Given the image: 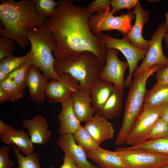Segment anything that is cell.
Wrapping results in <instances>:
<instances>
[{"label": "cell", "mask_w": 168, "mask_h": 168, "mask_svg": "<svg viewBox=\"0 0 168 168\" xmlns=\"http://www.w3.org/2000/svg\"><path fill=\"white\" fill-rule=\"evenodd\" d=\"M91 15L86 7L76 5L74 0L58 2L44 23L56 39L57 47L53 52L56 60L86 51L94 54L105 65L107 49L103 42L104 34L92 33L88 24Z\"/></svg>", "instance_id": "6da1fadb"}, {"label": "cell", "mask_w": 168, "mask_h": 168, "mask_svg": "<svg viewBox=\"0 0 168 168\" xmlns=\"http://www.w3.org/2000/svg\"><path fill=\"white\" fill-rule=\"evenodd\" d=\"M0 35L12 39L24 51L29 44L26 32L43 24L45 17L37 11L33 0H2Z\"/></svg>", "instance_id": "7a4b0ae2"}, {"label": "cell", "mask_w": 168, "mask_h": 168, "mask_svg": "<svg viewBox=\"0 0 168 168\" xmlns=\"http://www.w3.org/2000/svg\"><path fill=\"white\" fill-rule=\"evenodd\" d=\"M104 66L94 54L86 51L56 60L54 68L59 76L70 75L78 82L80 90L89 92L100 78Z\"/></svg>", "instance_id": "3957f363"}, {"label": "cell", "mask_w": 168, "mask_h": 168, "mask_svg": "<svg viewBox=\"0 0 168 168\" xmlns=\"http://www.w3.org/2000/svg\"><path fill=\"white\" fill-rule=\"evenodd\" d=\"M31 46L29 61L38 68L48 79L62 80L63 78L55 72L54 66L56 60L53 55L57 45L56 39L44 23L26 32Z\"/></svg>", "instance_id": "277c9868"}, {"label": "cell", "mask_w": 168, "mask_h": 168, "mask_svg": "<svg viewBox=\"0 0 168 168\" xmlns=\"http://www.w3.org/2000/svg\"><path fill=\"white\" fill-rule=\"evenodd\" d=\"M164 66L155 65L147 71L134 78L129 87L125 102V110L121 128L117 136L115 144L126 143L143 108L144 99L147 90L146 85L148 78Z\"/></svg>", "instance_id": "5b68a950"}, {"label": "cell", "mask_w": 168, "mask_h": 168, "mask_svg": "<svg viewBox=\"0 0 168 168\" xmlns=\"http://www.w3.org/2000/svg\"><path fill=\"white\" fill-rule=\"evenodd\" d=\"M126 168H161L168 164V157L145 149L119 147L114 151Z\"/></svg>", "instance_id": "8992f818"}, {"label": "cell", "mask_w": 168, "mask_h": 168, "mask_svg": "<svg viewBox=\"0 0 168 168\" xmlns=\"http://www.w3.org/2000/svg\"><path fill=\"white\" fill-rule=\"evenodd\" d=\"M135 17L131 11L126 14L122 13L119 16H114L109 9L105 12L92 15L88 24L90 29L93 34H99L103 31L116 30L123 35H126L131 30V23Z\"/></svg>", "instance_id": "52a82bcc"}, {"label": "cell", "mask_w": 168, "mask_h": 168, "mask_svg": "<svg viewBox=\"0 0 168 168\" xmlns=\"http://www.w3.org/2000/svg\"><path fill=\"white\" fill-rule=\"evenodd\" d=\"M103 42L106 49H114L120 51L126 58L128 64L129 72L124 80V87L129 88L132 81L134 72L138 68V62L143 59L147 50L138 49L133 46L126 35L121 39H117L104 35Z\"/></svg>", "instance_id": "ba28073f"}, {"label": "cell", "mask_w": 168, "mask_h": 168, "mask_svg": "<svg viewBox=\"0 0 168 168\" xmlns=\"http://www.w3.org/2000/svg\"><path fill=\"white\" fill-rule=\"evenodd\" d=\"M167 32L165 22L161 23L154 32L150 40L149 48L143 60L138 68L133 72L135 77L141 73L147 71L152 66L168 65V58L165 55L162 48V41Z\"/></svg>", "instance_id": "9c48e42d"}, {"label": "cell", "mask_w": 168, "mask_h": 168, "mask_svg": "<svg viewBox=\"0 0 168 168\" xmlns=\"http://www.w3.org/2000/svg\"><path fill=\"white\" fill-rule=\"evenodd\" d=\"M160 118L158 107L144 103L142 111L125 143L134 146L148 140L150 132L155 122Z\"/></svg>", "instance_id": "30bf717a"}, {"label": "cell", "mask_w": 168, "mask_h": 168, "mask_svg": "<svg viewBox=\"0 0 168 168\" xmlns=\"http://www.w3.org/2000/svg\"><path fill=\"white\" fill-rule=\"evenodd\" d=\"M118 51L114 49H107L106 61L100 78L112 83L120 90H124V75L128 64L127 61L119 59Z\"/></svg>", "instance_id": "8fae6325"}, {"label": "cell", "mask_w": 168, "mask_h": 168, "mask_svg": "<svg viewBox=\"0 0 168 168\" xmlns=\"http://www.w3.org/2000/svg\"><path fill=\"white\" fill-rule=\"evenodd\" d=\"M62 80L55 79L49 81L45 91L48 102L61 104L72 96L77 90H81L78 82L68 74L60 75Z\"/></svg>", "instance_id": "7c38bea8"}, {"label": "cell", "mask_w": 168, "mask_h": 168, "mask_svg": "<svg viewBox=\"0 0 168 168\" xmlns=\"http://www.w3.org/2000/svg\"><path fill=\"white\" fill-rule=\"evenodd\" d=\"M134 8L133 12L135 16V23L131 31L126 35L134 47L139 49L147 50L150 41L143 38L142 30L144 25L149 20L150 12L142 7L141 2L139 1Z\"/></svg>", "instance_id": "4fadbf2b"}, {"label": "cell", "mask_w": 168, "mask_h": 168, "mask_svg": "<svg viewBox=\"0 0 168 168\" xmlns=\"http://www.w3.org/2000/svg\"><path fill=\"white\" fill-rule=\"evenodd\" d=\"M57 144L65 154L75 161L79 168H98L87 160L85 151L76 143L73 134L68 133L60 136Z\"/></svg>", "instance_id": "5bb4252c"}, {"label": "cell", "mask_w": 168, "mask_h": 168, "mask_svg": "<svg viewBox=\"0 0 168 168\" xmlns=\"http://www.w3.org/2000/svg\"><path fill=\"white\" fill-rule=\"evenodd\" d=\"M49 79L41 73L37 67L31 65L29 69L26 79L29 96L35 102L43 103L46 99L45 91Z\"/></svg>", "instance_id": "9a60e30c"}, {"label": "cell", "mask_w": 168, "mask_h": 168, "mask_svg": "<svg viewBox=\"0 0 168 168\" xmlns=\"http://www.w3.org/2000/svg\"><path fill=\"white\" fill-rule=\"evenodd\" d=\"M22 124L27 130L26 133L33 143L44 145L51 137L52 132L48 129L49 125L47 120L41 114L36 115L31 119H25Z\"/></svg>", "instance_id": "2e32d148"}, {"label": "cell", "mask_w": 168, "mask_h": 168, "mask_svg": "<svg viewBox=\"0 0 168 168\" xmlns=\"http://www.w3.org/2000/svg\"><path fill=\"white\" fill-rule=\"evenodd\" d=\"M84 126L99 145L114 137V130L112 124L100 115L96 114Z\"/></svg>", "instance_id": "e0dca14e"}, {"label": "cell", "mask_w": 168, "mask_h": 168, "mask_svg": "<svg viewBox=\"0 0 168 168\" xmlns=\"http://www.w3.org/2000/svg\"><path fill=\"white\" fill-rule=\"evenodd\" d=\"M114 85L100 78L90 88L89 93L91 106L96 114L100 115L105 103L114 89Z\"/></svg>", "instance_id": "ac0fdd59"}, {"label": "cell", "mask_w": 168, "mask_h": 168, "mask_svg": "<svg viewBox=\"0 0 168 168\" xmlns=\"http://www.w3.org/2000/svg\"><path fill=\"white\" fill-rule=\"evenodd\" d=\"M61 104L62 110L58 116L60 124L58 133L60 136L73 134L81 125L73 110L72 96Z\"/></svg>", "instance_id": "d6986e66"}, {"label": "cell", "mask_w": 168, "mask_h": 168, "mask_svg": "<svg viewBox=\"0 0 168 168\" xmlns=\"http://www.w3.org/2000/svg\"><path fill=\"white\" fill-rule=\"evenodd\" d=\"M74 112L80 122H86L95 113L91 104L89 92L78 90L72 96Z\"/></svg>", "instance_id": "ffe728a7"}, {"label": "cell", "mask_w": 168, "mask_h": 168, "mask_svg": "<svg viewBox=\"0 0 168 168\" xmlns=\"http://www.w3.org/2000/svg\"><path fill=\"white\" fill-rule=\"evenodd\" d=\"M85 152L87 158L100 168H126L124 163L114 151L106 150L100 147Z\"/></svg>", "instance_id": "44dd1931"}, {"label": "cell", "mask_w": 168, "mask_h": 168, "mask_svg": "<svg viewBox=\"0 0 168 168\" xmlns=\"http://www.w3.org/2000/svg\"><path fill=\"white\" fill-rule=\"evenodd\" d=\"M0 140L3 143L15 145L26 156L31 154L35 149L30 136L22 130L15 129L0 134Z\"/></svg>", "instance_id": "7402d4cb"}, {"label": "cell", "mask_w": 168, "mask_h": 168, "mask_svg": "<svg viewBox=\"0 0 168 168\" xmlns=\"http://www.w3.org/2000/svg\"><path fill=\"white\" fill-rule=\"evenodd\" d=\"M114 86V91L105 103L100 114L107 119L119 116L122 110L124 90H120Z\"/></svg>", "instance_id": "603a6c76"}, {"label": "cell", "mask_w": 168, "mask_h": 168, "mask_svg": "<svg viewBox=\"0 0 168 168\" xmlns=\"http://www.w3.org/2000/svg\"><path fill=\"white\" fill-rule=\"evenodd\" d=\"M168 102V84L156 83L150 90H147L144 103L158 107Z\"/></svg>", "instance_id": "cb8c5ba5"}, {"label": "cell", "mask_w": 168, "mask_h": 168, "mask_svg": "<svg viewBox=\"0 0 168 168\" xmlns=\"http://www.w3.org/2000/svg\"><path fill=\"white\" fill-rule=\"evenodd\" d=\"M76 143L85 152L98 148L100 145L84 126L81 125L73 134Z\"/></svg>", "instance_id": "d4e9b609"}, {"label": "cell", "mask_w": 168, "mask_h": 168, "mask_svg": "<svg viewBox=\"0 0 168 168\" xmlns=\"http://www.w3.org/2000/svg\"><path fill=\"white\" fill-rule=\"evenodd\" d=\"M31 55L30 50L26 55L21 57L14 56L3 58L0 61V71L9 74L26 62Z\"/></svg>", "instance_id": "484cf974"}, {"label": "cell", "mask_w": 168, "mask_h": 168, "mask_svg": "<svg viewBox=\"0 0 168 168\" xmlns=\"http://www.w3.org/2000/svg\"><path fill=\"white\" fill-rule=\"evenodd\" d=\"M17 160L18 168H41L39 156L34 151L31 154L24 156L18 148L14 145H11Z\"/></svg>", "instance_id": "4316f807"}, {"label": "cell", "mask_w": 168, "mask_h": 168, "mask_svg": "<svg viewBox=\"0 0 168 168\" xmlns=\"http://www.w3.org/2000/svg\"><path fill=\"white\" fill-rule=\"evenodd\" d=\"M134 148L145 149L168 157V137L155 140H148Z\"/></svg>", "instance_id": "83f0119b"}, {"label": "cell", "mask_w": 168, "mask_h": 168, "mask_svg": "<svg viewBox=\"0 0 168 168\" xmlns=\"http://www.w3.org/2000/svg\"><path fill=\"white\" fill-rule=\"evenodd\" d=\"M0 88L5 92L10 100L12 102L21 98L25 93V89L9 78L0 82Z\"/></svg>", "instance_id": "f1b7e54d"}, {"label": "cell", "mask_w": 168, "mask_h": 168, "mask_svg": "<svg viewBox=\"0 0 168 168\" xmlns=\"http://www.w3.org/2000/svg\"><path fill=\"white\" fill-rule=\"evenodd\" d=\"M168 137V123L161 118L153 126L148 135V140H155Z\"/></svg>", "instance_id": "f546056e"}, {"label": "cell", "mask_w": 168, "mask_h": 168, "mask_svg": "<svg viewBox=\"0 0 168 168\" xmlns=\"http://www.w3.org/2000/svg\"><path fill=\"white\" fill-rule=\"evenodd\" d=\"M31 64L28 60L17 69L9 74V78L25 89L26 87V79L28 70Z\"/></svg>", "instance_id": "4dcf8cb0"}, {"label": "cell", "mask_w": 168, "mask_h": 168, "mask_svg": "<svg viewBox=\"0 0 168 168\" xmlns=\"http://www.w3.org/2000/svg\"><path fill=\"white\" fill-rule=\"evenodd\" d=\"M38 12L46 18L54 12L58 2L53 0H33Z\"/></svg>", "instance_id": "1f68e13d"}, {"label": "cell", "mask_w": 168, "mask_h": 168, "mask_svg": "<svg viewBox=\"0 0 168 168\" xmlns=\"http://www.w3.org/2000/svg\"><path fill=\"white\" fill-rule=\"evenodd\" d=\"M16 49V42L9 38L1 36L0 37V60L13 56Z\"/></svg>", "instance_id": "d6a6232c"}, {"label": "cell", "mask_w": 168, "mask_h": 168, "mask_svg": "<svg viewBox=\"0 0 168 168\" xmlns=\"http://www.w3.org/2000/svg\"><path fill=\"white\" fill-rule=\"evenodd\" d=\"M111 0H96L88 3L86 7L88 12L92 15L93 13H103L110 9Z\"/></svg>", "instance_id": "836d02e7"}, {"label": "cell", "mask_w": 168, "mask_h": 168, "mask_svg": "<svg viewBox=\"0 0 168 168\" xmlns=\"http://www.w3.org/2000/svg\"><path fill=\"white\" fill-rule=\"evenodd\" d=\"M138 1V0H111L110 5L112 7L111 12L114 14L117 11L124 9H128V11H130L131 8H134Z\"/></svg>", "instance_id": "e575fe53"}, {"label": "cell", "mask_w": 168, "mask_h": 168, "mask_svg": "<svg viewBox=\"0 0 168 168\" xmlns=\"http://www.w3.org/2000/svg\"><path fill=\"white\" fill-rule=\"evenodd\" d=\"M10 147L4 145L0 148V168H13L15 163L9 157Z\"/></svg>", "instance_id": "d590c367"}, {"label": "cell", "mask_w": 168, "mask_h": 168, "mask_svg": "<svg viewBox=\"0 0 168 168\" xmlns=\"http://www.w3.org/2000/svg\"><path fill=\"white\" fill-rule=\"evenodd\" d=\"M155 78L156 83L168 84V65L157 71Z\"/></svg>", "instance_id": "8d00e7d4"}, {"label": "cell", "mask_w": 168, "mask_h": 168, "mask_svg": "<svg viewBox=\"0 0 168 168\" xmlns=\"http://www.w3.org/2000/svg\"><path fill=\"white\" fill-rule=\"evenodd\" d=\"M160 118L168 123V102L158 106Z\"/></svg>", "instance_id": "74e56055"}, {"label": "cell", "mask_w": 168, "mask_h": 168, "mask_svg": "<svg viewBox=\"0 0 168 168\" xmlns=\"http://www.w3.org/2000/svg\"><path fill=\"white\" fill-rule=\"evenodd\" d=\"M60 168H79L75 161L68 156L65 154L63 163Z\"/></svg>", "instance_id": "f35d334b"}, {"label": "cell", "mask_w": 168, "mask_h": 168, "mask_svg": "<svg viewBox=\"0 0 168 168\" xmlns=\"http://www.w3.org/2000/svg\"><path fill=\"white\" fill-rule=\"evenodd\" d=\"M15 129L4 123L2 120L0 119V134L9 132Z\"/></svg>", "instance_id": "ab89813d"}, {"label": "cell", "mask_w": 168, "mask_h": 168, "mask_svg": "<svg viewBox=\"0 0 168 168\" xmlns=\"http://www.w3.org/2000/svg\"><path fill=\"white\" fill-rule=\"evenodd\" d=\"M10 100L5 92L2 88H0V104H2L5 102Z\"/></svg>", "instance_id": "60d3db41"}, {"label": "cell", "mask_w": 168, "mask_h": 168, "mask_svg": "<svg viewBox=\"0 0 168 168\" xmlns=\"http://www.w3.org/2000/svg\"><path fill=\"white\" fill-rule=\"evenodd\" d=\"M9 74L0 71V82H3L9 78Z\"/></svg>", "instance_id": "b9f144b4"}, {"label": "cell", "mask_w": 168, "mask_h": 168, "mask_svg": "<svg viewBox=\"0 0 168 168\" xmlns=\"http://www.w3.org/2000/svg\"><path fill=\"white\" fill-rule=\"evenodd\" d=\"M163 39L164 41L166 44V48L168 49V32H167L164 37Z\"/></svg>", "instance_id": "7bdbcfd3"}, {"label": "cell", "mask_w": 168, "mask_h": 168, "mask_svg": "<svg viewBox=\"0 0 168 168\" xmlns=\"http://www.w3.org/2000/svg\"><path fill=\"white\" fill-rule=\"evenodd\" d=\"M165 17L166 18V24L167 32H168V12H167L165 13Z\"/></svg>", "instance_id": "ee69618b"}, {"label": "cell", "mask_w": 168, "mask_h": 168, "mask_svg": "<svg viewBox=\"0 0 168 168\" xmlns=\"http://www.w3.org/2000/svg\"><path fill=\"white\" fill-rule=\"evenodd\" d=\"M161 1L159 0H147V1L149 2H154L158 3L159 2Z\"/></svg>", "instance_id": "f6af8a7d"}, {"label": "cell", "mask_w": 168, "mask_h": 168, "mask_svg": "<svg viewBox=\"0 0 168 168\" xmlns=\"http://www.w3.org/2000/svg\"><path fill=\"white\" fill-rule=\"evenodd\" d=\"M161 168H168V164Z\"/></svg>", "instance_id": "bcb514c9"}, {"label": "cell", "mask_w": 168, "mask_h": 168, "mask_svg": "<svg viewBox=\"0 0 168 168\" xmlns=\"http://www.w3.org/2000/svg\"><path fill=\"white\" fill-rule=\"evenodd\" d=\"M49 168H54L53 166H50Z\"/></svg>", "instance_id": "7dc6e473"}]
</instances>
